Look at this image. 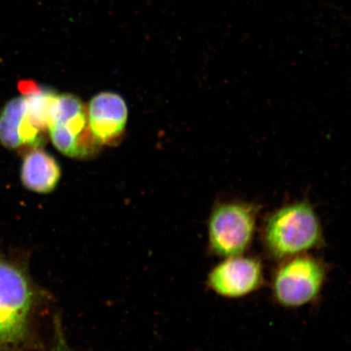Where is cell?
<instances>
[{
  "mask_svg": "<svg viewBox=\"0 0 351 351\" xmlns=\"http://www.w3.org/2000/svg\"><path fill=\"white\" fill-rule=\"evenodd\" d=\"M128 119V108L120 95L100 92L90 100L88 124L99 143H110L119 138Z\"/></svg>",
  "mask_w": 351,
  "mask_h": 351,
  "instance_id": "cell-6",
  "label": "cell"
},
{
  "mask_svg": "<svg viewBox=\"0 0 351 351\" xmlns=\"http://www.w3.org/2000/svg\"><path fill=\"white\" fill-rule=\"evenodd\" d=\"M263 241L271 257L287 260L323 244L322 222L308 201L295 202L275 210L267 217Z\"/></svg>",
  "mask_w": 351,
  "mask_h": 351,
  "instance_id": "cell-2",
  "label": "cell"
},
{
  "mask_svg": "<svg viewBox=\"0 0 351 351\" xmlns=\"http://www.w3.org/2000/svg\"><path fill=\"white\" fill-rule=\"evenodd\" d=\"M54 332L53 348H52L51 351H73L64 339L58 319L56 320Z\"/></svg>",
  "mask_w": 351,
  "mask_h": 351,
  "instance_id": "cell-9",
  "label": "cell"
},
{
  "mask_svg": "<svg viewBox=\"0 0 351 351\" xmlns=\"http://www.w3.org/2000/svg\"><path fill=\"white\" fill-rule=\"evenodd\" d=\"M47 300L25 266L0 254V351L41 346L38 328Z\"/></svg>",
  "mask_w": 351,
  "mask_h": 351,
  "instance_id": "cell-1",
  "label": "cell"
},
{
  "mask_svg": "<svg viewBox=\"0 0 351 351\" xmlns=\"http://www.w3.org/2000/svg\"><path fill=\"white\" fill-rule=\"evenodd\" d=\"M61 170L58 162L41 148L26 154L21 167L22 184L28 190L47 194L58 185Z\"/></svg>",
  "mask_w": 351,
  "mask_h": 351,
  "instance_id": "cell-7",
  "label": "cell"
},
{
  "mask_svg": "<svg viewBox=\"0 0 351 351\" xmlns=\"http://www.w3.org/2000/svg\"><path fill=\"white\" fill-rule=\"evenodd\" d=\"M284 261L274 278L276 301L285 307L293 308L308 304L317 298L326 279L324 263L306 253Z\"/></svg>",
  "mask_w": 351,
  "mask_h": 351,
  "instance_id": "cell-4",
  "label": "cell"
},
{
  "mask_svg": "<svg viewBox=\"0 0 351 351\" xmlns=\"http://www.w3.org/2000/svg\"><path fill=\"white\" fill-rule=\"evenodd\" d=\"M26 100L25 96L12 99L0 114V143L8 149H17L22 146L20 128L25 116Z\"/></svg>",
  "mask_w": 351,
  "mask_h": 351,
  "instance_id": "cell-8",
  "label": "cell"
},
{
  "mask_svg": "<svg viewBox=\"0 0 351 351\" xmlns=\"http://www.w3.org/2000/svg\"><path fill=\"white\" fill-rule=\"evenodd\" d=\"M258 207L247 202H221L208 219L210 252L221 258L243 256L256 232Z\"/></svg>",
  "mask_w": 351,
  "mask_h": 351,
  "instance_id": "cell-3",
  "label": "cell"
},
{
  "mask_svg": "<svg viewBox=\"0 0 351 351\" xmlns=\"http://www.w3.org/2000/svg\"><path fill=\"white\" fill-rule=\"evenodd\" d=\"M263 282V265L258 258L239 256L226 258L210 271L208 285L217 295L239 298L258 291Z\"/></svg>",
  "mask_w": 351,
  "mask_h": 351,
  "instance_id": "cell-5",
  "label": "cell"
}]
</instances>
